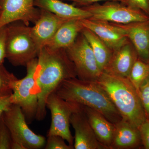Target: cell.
Segmentation results:
<instances>
[{"label": "cell", "mask_w": 149, "mask_h": 149, "mask_svg": "<svg viewBox=\"0 0 149 149\" xmlns=\"http://www.w3.org/2000/svg\"><path fill=\"white\" fill-rule=\"evenodd\" d=\"M62 1H70L73 2L74 6L78 7L85 6L93 4L95 3H98L102 1H115L120 2L123 3L128 5L129 0H61Z\"/></svg>", "instance_id": "29"}, {"label": "cell", "mask_w": 149, "mask_h": 149, "mask_svg": "<svg viewBox=\"0 0 149 149\" xmlns=\"http://www.w3.org/2000/svg\"><path fill=\"white\" fill-rule=\"evenodd\" d=\"M83 27L94 32L113 51L129 41L123 29L117 24L92 18L80 19Z\"/></svg>", "instance_id": "12"}, {"label": "cell", "mask_w": 149, "mask_h": 149, "mask_svg": "<svg viewBox=\"0 0 149 149\" xmlns=\"http://www.w3.org/2000/svg\"><path fill=\"white\" fill-rule=\"evenodd\" d=\"M138 58L137 51L129 41L113 51L110 60L103 71L120 77H128Z\"/></svg>", "instance_id": "14"}, {"label": "cell", "mask_w": 149, "mask_h": 149, "mask_svg": "<svg viewBox=\"0 0 149 149\" xmlns=\"http://www.w3.org/2000/svg\"><path fill=\"white\" fill-rule=\"evenodd\" d=\"M37 65V57L27 63L26 65V76L15 81L10 96L12 104L21 108L28 123L36 118L38 109V99L35 80Z\"/></svg>", "instance_id": "5"}, {"label": "cell", "mask_w": 149, "mask_h": 149, "mask_svg": "<svg viewBox=\"0 0 149 149\" xmlns=\"http://www.w3.org/2000/svg\"><path fill=\"white\" fill-rule=\"evenodd\" d=\"M11 149H26L25 147L19 142L12 141Z\"/></svg>", "instance_id": "31"}, {"label": "cell", "mask_w": 149, "mask_h": 149, "mask_svg": "<svg viewBox=\"0 0 149 149\" xmlns=\"http://www.w3.org/2000/svg\"><path fill=\"white\" fill-rule=\"evenodd\" d=\"M81 33L91 46L99 68L102 72L110 60L113 51L89 29L84 27Z\"/></svg>", "instance_id": "20"}, {"label": "cell", "mask_w": 149, "mask_h": 149, "mask_svg": "<svg viewBox=\"0 0 149 149\" xmlns=\"http://www.w3.org/2000/svg\"><path fill=\"white\" fill-rule=\"evenodd\" d=\"M139 129L142 145L145 149H149V119H146Z\"/></svg>", "instance_id": "26"}, {"label": "cell", "mask_w": 149, "mask_h": 149, "mask_svg": "<svg viewBox=\"0 0 149 149\" xmlns=\"http://www.w3.org/2000/svg\"><path fill=\"white\" fill-rule=\"evenodd\" d=\"M128 5L139 9L149 16V0H129Z\"/></svg>", "instance_id": "28"}, {"label": "cell", "mask_w": 149, "mask_h": 149, "mask_svg": "<svg viewBox=\"0 0 149 149\" xmlns=\"http://www.w3.org/2000/svg\"><path fill=\"white\" fill-rule=\"evenodd\" d=\"M35 0H0V28L16 21L29 26L37 21L40 9L34 5Z\"/></svg>", "instance_id": "10"}, {"label": "cell", "mask_w": 149, "mask_h": 149, "mask_svg": "<svg viewBox=\"0 0 149 149\" xmlns=\"http://www.w3.org/2000/svg\"><path fill=\"white\" fill-rule=\"evenodd\" d=\"M80 19H74L65 22L46 46L55 49H66L72 45L84 28Z\"/></svg>", "instance_id": "19"}, {"label": "cell", "mask_w": 149, "mask_h": 149, "mask_svg": "<svg viewBox=\"0 0 149 149\" xmlns=\"http://www.w3.org/2000/svg\"><path fill=\"white\" fill-rule=\"evenodd\" d=\"M6 57L15 66H26L37 57L39 50L32 37L31 27L21 21L6 25Z\"/></svg>", "instance_id": "4"}, {"label": "cell", "mask_w": 149, "mask_h": 149, "mask_svg": "<svg viewBox=\"0 0 149 149\" xmlns=\"http://www.w3.org/2000/svg\"><path fill=\"white\" fill-rule=\"evenodd\" d=\"M11 95H0V120L4 113L12 104L11 102Z\"/></svg>", "instance_id": "30"}, {"label": "cell", "mask_w": 149, "mask_h": 149, "mask_svg": "<svg viewBox=\"0 0 149 149\" xmlns=\"http://www.w3.org/2000/svg\"><path fill=\"white\" fill-rule=\"evenodd\" d=\"M54 93L66 101L95 110L113 124L122 119L109 96L96 82L70 78L63 80Z\"/></svg>", "instance_id": "2"}, {"label": "cell", "mask_w": 149, "mask_h": 149, "mask_svg": "<svg viewBox=\"0 0 149 149\" xmlns=\"http://www.w3.org/2000/svg\"><path fill=\"white\" fill-rule=\"evenodd\" d=\"M77 77L74 64L64 49H55L45 46L41 48L37 56L35 72L36 89L38 107L36 119L45 117L46 103L48 96L63 81Z\"/></svg>", "instance_id": "1"}, {"label": "cell", "mask_w": 149, "mask_h": 149, "mask_svg": "<svg viewBox=\"0 0 149 149\" xmlns=\"http://www.w3.org/2000/svg\"><path fill=\"white\" fill-rule=\"evenodd\" d=\"M3 119L11 134L12 141L22 144L26 149H41L45 146L46 139L31 130L21 108L12 104L3 115Z\"/></svg>", "instance_id": "7"}, {"label": "cell", "mask_w": 149, "mask_h": 149, "mask_svg": "<svg viewBox=\"0 0 149 149\" xmlns=\"http://www.w3.org/2000/svg\"><path fill=\"white\" fill-rule=\"evenodd\" d=\"M45 149H72L74 147L67 145L65 140L62 137L57 135L47 136Z\"/></svg>", "instance_id": "24"}, {"label": "cell", "mask_w": 149, "mask_h": 149, "mask_svg": "<svg viewBox=\"0 0 149 149\" xmlns=\"http://www.w3.org/2000/svg\"><path fill=\"white\" fill-rule=\"evenodd\" d=\"M117 24L134 46L139 58L149 63V21Z\"/></svg>", "instance_id": "15"}, {"label": "cell", "mask_w": 149, "mask_h": 149, "mask_svg": "<svg viewBox=\"0 0 149 149\" xmlns=\"http://www.w3.org/2000/svg\"><path fill=\"white\" fill-rule=\"evenodd\" d=\"M149 77V63L138 58L134 63L128 78L137 91Z\"/></svg>", "instance_id": "21"}, {"label": "cell", "mask_w": 149, "mask_h": 149, "mask_svg": "<svg viewBox=\"0 0 149 149\" xmlns=\"http://www.w3.org/2000/svg\"><path fill=\"white\" fill-rule=\"evenodd\" d=\"M34 5L66 19H83L92 17L90 12L82 7L69 4L61 0H35Z\"/></svg>", "instance_id": "17"}, {"label": "cell", "mask_w": 149, "mask_h": 149, "mask_svg": "<svg viewBox=\"0 0 149 149\" xmlns=\"http://www.w3.org/2000/svg\"><path fill=\"white\" fill-rule=\"evenodd\" d=\"M138 93L143 107L146 118L149 119V77L141 85Z\"/></svg>", "instance_id": "25"}, {"label": "cell", "mask_w": 149, "mask_h": 149, "mask_svg": "<svg viewBox=\"0 0 149 149\" xmlns=\"http://www.w3.org/2000/svg\"><path fill=\"white\" fill-rule=\"evenodd\" d=\"M81 105L97 140L106 149H111L114 134V124L95 110Z\"/></svg>", "instance_id": "16"}, {"label": "cell", "mask_w": 149, "mask_h": 149, "mask_svg": "<svg viewBox=\"0 0 149 149\" xmlns=\"http://www.w3.org/2000/svg\"><path fill=\"white\" fill-rule=\"evenodd\" d=\"M114 125L111 149L134 148L142 145L139 128L123 118Z\"/></svg>", "instance_id": "18"}, {"label": "cell", "mask_w": 149, "mask_h": 149, "mask_svg": "<svg viewBox=\"0 0 149 149\" xmlns=\"http://www.w3.org/2000/svg\"><path fill=\"white\" fill-rule=\"evenodd\" d=\"M70 121L74 130V149H106L97 139L81 105L72 113Z\"/></svg>", "instance_id": "11"}, {"label": "cell", "mask_w": 149, "mask_h": 149, "mask_svg": "<svg viewBox=\"0 0 149 149\" xmlns=\"http://www.w3.org/2000/svg\"><path fill=\"white\" fill-rule=\"evenodd\" d=\"M17 79L3 65L0 66V95H11L14 84Z\"/></svg>", "instance_id": "22"}, {"label": "cell", "mask_w": 149, "mask_h": 149, "mask_svg": "<svg viewBox=\"0 0 149 149\" xmlns=\"http://www.w3.org/2000/svg\"><path fill=\"white\" fill-rule=\"evenodd\" d=\"M75 67L77 77L85 81L95 82L102 71L99 68L91 46L80 33L74 43L65 49Z\"/></svg>", "instance_id": "8"}, {"label": "cell", "mask_w": 149, "mask_h": 149, "mask_svg": "<svg viewBox=\"0 0 149 149\" xmlns=\"http://www.w3.org/2000/svg\"><path fill=\"white\" fill-rule=\"evenodd\" d=\"M82 7L90 12V18L93 19L120 24L149 21V16L140 10L120 2L107 1Z\"/></svg>", "instance_id": "6"}, {"label": "cell", "mask_w": 149, "mask_h": 149, "mask_svg": "<svg viewBox=\"0 0 149 149\" xmlns=\"http://www.w3.org/2000/svg\"><path fill=\"white\" fill-rule=\"evenodd\" d=\"M12 138L3 116L0 120V149H11Z\"/></svg>", "instance_id": "23"}, {"label": "cell", "mask_w": 149, "mask_h": 149, "mask_svg": "<svg viewBox=\"0 0 149 149\" xmlns=\"http://www.w3.org/2000/svg\"><path fill=\"white\" fill-rule=\"evenodd\" d=\"M6 26L0 28V66L3 65L6 57Z\"/></svg>", "instance_id": "27"}, {"label": "cell", "mask_w": 149, "mask_h": 149, "mask_svg": "<svg viewBox=\"0 0 149 149\" xmlns=\"http://www.w3.org/2000/svg\"><path fill=\"white\" fill-rule=\"evenodd\" d=\"M69 19L60 17L54 14L40 9L39 18L31 27L32 37L39 50L47 45L59 28Z\"/></svg>", "instance_id": "13"}, {"label": "cell", "mask_w": 149, "mask_h": 149, "mask_svg": "<svg viewBox=\"0 0 149 149\" xmlns=\"http://www.w3.org/2000/svg\"><path fill=\"white\" fill-rule=\"evenodd\" d=\"M46 105L50 111L52 116L51 126L47 136H60L73 147L74 138L70 129V120L72 113L79 104L66 101L53 92L48 96Z\"/></svg>", "instance_id": "9"}, {"label": "cell", "mask_w": 149, "mask_h": 149, "mask_svg": "<svg viewBox=\"0 0 149 149\" xmlns=\"http://www.w3.org/2000/svg\"><path fill=\"white\" fill-rule=\"evenodd\" d=\"M95 82L106 92L123 119L139 128L146 118L139 93L129 78L102 71Z\"/></svg>", "instance_id": "3"}]
</instances>
